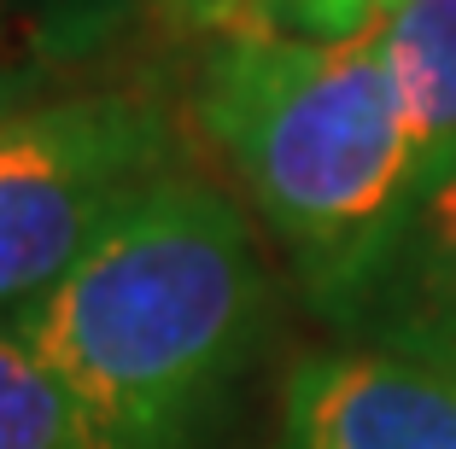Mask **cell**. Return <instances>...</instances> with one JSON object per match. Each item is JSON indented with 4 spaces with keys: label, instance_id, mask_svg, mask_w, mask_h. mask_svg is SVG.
Instances as JSON below:
<instances>
[{
    "label": "cell",
    "instance_id": "3",
    "mask_svg": "<svg viewBox=\"0 0 456 449\" xmlns=\"http://www.w3.org/2000/svg\"><path fill=\"white\" fill-rule=\"evenodd\" d=\"M182 170L188 140L159 93L65 88L0 111V321L47 298Z\"/></svg>",
    "mask_w": 456,
    "mask_h": 449
},
{
    "label": "cell",
    "instance_id": "1",
    "mask_svg": "<svg viewBox=\"0 0 456 449\" xmlns=\"http://www.w3.org/2000/svg\"><path fill=\"white\" fill-rule=\"evenodd\" d=\"M264 309L246 211L182 170L6 327L65 380L106 449H188L257 357Z\"/></svg>",
    "mask_w": 456,
    "mask_h": 449
},
{
    "label": "cell",
    "instance_id": "8",
    "mask_svg": "<svg viewBox=\"0 0 456 449\" xmlns=\"http://www.w3.org/2000/svg\"><path fill=\"white\" fill-rule=\"evenodd\" d=\"M0 449H106L65 380L6 321H0Z\"/></svg>",
    "mask_w": 456,
    "mask_h": 449
},
{
    "label": "cell",
    "instance_id": "2",
    "mask_svg": "<svg viewBox=\"0 0 456 449\" xmlns=\"http://www.w3.org/2000/svg\"><path fill=\"white\" fill-rule=\"evenodd\" d=\"M193 111L310 298L375 245L421 181L375 29L339 41L264 24L223 29Z\"/></svg>",
    "mask_w": 456,
    "mask_h": 449
},
{
    "label": "cell",
    "instance_id": "6",
    "mask_svg": "<svg viewBox=\"0 0 456 449\" xmlns=\"http://www.w3.org/2000/svg\"><path fill=\"white\" fill-rule=\"evenodd\" d=\"M141 0H0V111L77 88L134 36Z\"/></svg>",
    "mask_w": 456,
    "mask_h": 449
},
{
    "label": "cell",
    "instance_id": "9",
    "mask_svg": "<svg viewBox=\"0 0 456 449\" xmlns=\"http://www.w3.org/2000/svg\"><path fill=\"white\" fill-rule=\"evenodd\" d=\"M403 0H257L252 24L264 29H287V36H316V41H339V36H362L375 29L387 12H398Z\"/></svg>",
    "mask_w": 456,
    "mask_h": 449
},
{
    "label": "cell",
    "instance_id": "4",
    "mask_svg": "<svg viewBox=\"0 0 456 449\" xmlns=\"http://www.w3.org/2000/svg\"><path fill=\"white\" fill-rule=\"evenodd\" d=\"M310 304L346 344L456 373V152L421 175L375 245Z\"/></svg>",
    "mask_w": 456,
    "mask_h": 449
},
{
    "label": "cell",
    "instance_id": "5",
    "mask_svg": "<svg viewBox=\"0 0 456 449\" xmlns=\"http://www.w3.org/2000/svg\"><path fill=\"white\" fill-rule=\"evenodd\" d=\"M264 449H456V373L387 350H310L281 385Z\"/></svg>",
    "mask_w": 456,
    "mask_h": 449
},
{
    "label": "cell",
    "instance_id": "10",
    "mask_svg": "<svg viewBox=\"0 0 456 449\" xmlns=\"http://www.w3.org/2000/svg\"><path fill=\"white\" fill-rule=\"evenodd\" d=\"M147 12H159L175 29H200V36H223V29H246L257 0H141Z\"/></svg>",
    "mask_w": 456,
    "mask_h": 449
},
{
    "label": "cell",
    "instance_id": "7",
    "mask_svg": "<svg viewBox=\"0 0 456 449\" xmlns=\"http://www.w3.org/2000/svg\"><path fill=\"white\" fill-rule=\"evenodd\" d=\"M421 175L456 152V0H403L375 24Z\"/></svg>",
    "mask_w": 456,
    "mask_h": 449
}]
</instances>
